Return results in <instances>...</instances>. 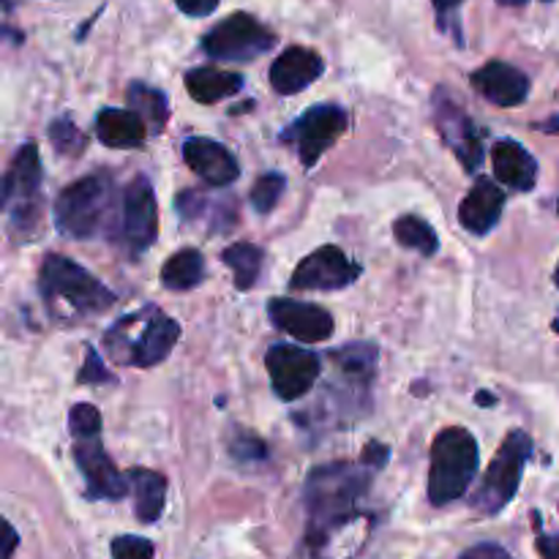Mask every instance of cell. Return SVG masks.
Wrapping results in <instances>:
<instances>
[{"mask_svg": "<svg viewBox=\"0 0 559 559\" xmlns=\"http://www.w3.org/2000/svg\"><path fill=\"white\" fill-rule=\"evenodd\" d=\"M322 69H325V63L314 49L289 47L273 60L271 85L282 96H295V93L306 91L314 80H320Z\"/></svg>", "mask_w": 559, "mask_h": 559, "instance_id": "cell-18", "label": "cell"}, {"mask_svg": "<svg viewBox=\"0 0 559 559\" xmlns=\"http://www.w3.org/2000/svg\"><path fill=\"white\" fill-rule=\"evenodd\" d=\"M69 429L74 440H80V437H98V431H102V415H98V409L93 404H76L69 415Z\"/></svg>", "mask_w": 559, "mask_h": 559, "instance_id": "cell-31", "label": "cell"}, {"mask_svg": "<svg viewBox=\"0 0 559 559\" xmlns=\"http://www.w3.org/2000/svg\"><path fill=\"white\" fill-rule=\"evenodd\" d=\"M497 3H502V5H524V3H530V0H497Z\"/></svg>", "mask_w": 559, "mask_h": 559, "instance_id": "cell-41", "label": "cell"}, {"mask_svg": "<svg viewBox=\"0 0 559 559\" xmlns=\"http://www.w3.org/2000/svg\"><path fill=\"white\" fill-rule=\"evenodd\" d=\"M459 559H513V557L497 544H478V546H473V549L464 551Z\"/></svg>", "mask_w": 559, "mask_h": 559, "instance_id": "cell-34", "label": "cell"}, {"mask_svg": "<svg viewBox=\"0 0 559 559\" xmlns=\"http://www.w3.org/2000/svg\"><path fill=\"white\" fill-rule=\"evenodd\" d=\"M538 551L544 559H559V535H538Z\"/></svg>", "mask_w": 559, "mask_h": 559, "instance_id": "cell-36", "label": "cell"}, {"mask_svg": "<svg viewBox=\"0 0 559 559\" xmlns=\"http://www.w3.org/2000/svg\"><path fill=\"white\" fill-rule=\"evenodd\" d=\"M175 3L189 16H207L218 9V0H175Z\"/></svg>", "mask_w": 559, "mask_h": 559, "instance_id": "cell-35", "label": "cell"}, {"mask_svg": "<svg viewBox=\"0 0 559 559\" xmlns=\"http://www.w3.org/2000/svg\"><path fill=\"white\" fill-rule=\"evenodd\" d=\"M491 167H495L497 180L516 191H530L538 180V162L533 153L516 140H500L491 151Z\"/></svg>", "mask_w": 559, "mask_h": 559, "instance_id": "cell-20", "label": "cell"}, {"mask_svg": "<svg viewBox=\"0 0 559 559\" xmlns=\"http://www.w3.org/2000/svg\"><path fill=\"white\" fill-rule=\"evenodd\" d=\"M506 207V194L491 178H478L459 205V222L467 233L486 235L497 227Z\"/></svg>", "mask_w": 559, "mask_h": 559, "instance_id": "cell-19", "label": "cell"}, {"mask_svg": "<svg viewBox=\"0 0 559 559\" xmlns=\"http://www.w3.org/2000/svg\"><path fill=\"white\" fill-rule=\"evenodd\" d=\"M284 186H287L284 175L278 173L262 175V178L254 183V189H251V207H254L257 213H271L273 207H276V202L282 200Z\"/></svg>", "mask_w": 559, "mask_h": 559, "instance_id": "cell-28", "label": "cell"}, {"mask_svg": "<svg viewBox=\"0 0 559 559\" xmlns=\"http://www.w3.org/2000/svg\"><path fill=\"white\" fill-rule=\"evenodd\" d=\"M41 158L33 142L22 145L5 173L3 205L9 213L11 233L20 240H31L41 224Z\"/></svg>", "mask_w": 559, "mask_h": 559, "instance_id": "cell-6", "label": "cell"}, {"mask_svg": "<svg viewBox=\"0 0 559 559\" xmlns=\"http://www.w3.org/2000/svg\"><path fill=\"white\" fill-rule=\"evenodd\" d=\"M347 112L336 104H317L306 109L298 120L287 129L284 140L298 147V156L304 167H314L322 153L347 131Z\"/></svg>", "mask_w": 559, "mask_h": 559, "instance_id": "cell-9", "label": "cell"}, {"mask_svg": "<svg viewBox=\"0 0 559 559\" xmlns=\"http://www.w3.org/2000/svg\"><path fill=\"white\" fill-rule=\"evenodd\" d=\"M3 530H5V546H3V559H11V555H14V549H16V533H14V527H11L9 522L3 524Z\"/></svg>", "mask_w": 559, "mask_h": 559, "instance_id": "cell-37", "label": "cell"}, {"mask_svg": "<svg viewBox=\"0 0 559 559\" xmlns=\"http://www.w3.org/2000/svg\"><path fill=\"white\" fill-rule=\"evenodd\" d=\"M555 282H557V287H559V265H557V273H555Z\"/></svg>", "mask_w": 559, "mask_h": 559, "instance_id": "cell-42", "label": "cell"}, {"mask_svg": "<svg viewBox=\"0 0 559 559\" xmlns=\"http://www.w3.org/2000/svg\"><path fill=\"white\" fill-rule=\"evenodd\" d=\"M205 276V260L197 249H183L175 251L162 267V282L167 289H175V293H186V289L197 287Z\"/></svg>", "mask_w": 559, "mask_h": 559, "instance_id": "cell-24", "label": "cell"}, {"mask_svg": "<svg viewBox=\"0 0 559 559\" xmlns=\"http://www.w3.org/2000/svg\"><path fill=\"white\" fill-rule=\"evenodd\" d=\"M112 205L115 180L107 173L87 175L60 191L55 202V227L71 240H91L107 229Z\"/></svg>", "mask_w": 559, "mask_h": 559, "instance_id": "cell-4", "label": "cell"}, {"mask_svg": "<svg viewBox=\"0 0 559 559\" xmlns=\"http://www.w3.org/2000/svg\"><path fill=\"white\" fill-rule=\"evenodd\" d=\"M530 456H533V437L522 429L511 431L508 440L500 445V451H497L495 462L486 467L480 486L475 489V511L486 513V516H495L502 508L511 506V500L519 491V484H522V475Z\"/></svg>", "mask_w": 559, "mask_h": 559, "instance_id": "cell-7", "label": "cell"}, {"mask_svg": "<svg viewBox=\"0 0 559 559\" xmlns=\"http://www.w3.org/2000/svg\"><path fill=\"white\" fill-rule=\"evenodd\" d=\"M544 131H559V118L549 120V123H544Z\"/></svg>", "mask_w": 559, "mask_h": 559, "instance_id": "cell-40", "label": "cell"}, {"mask_svg": "<svg viewBox=\"0 0 559 559\" xmlns=\"http://www.w3.org/2000/svg\"><path fill=\"white\" fill-rule=\"evenodd\" d=\"M158 235V205L153 186L145 175H136L123 191V211H120V240L131 257H140L156 243Z\"/></svg>", "mask_w": 559, "mask_h": 559, "instance_id": "cell-10", "label": "cell"}, {"mask_svg": "<svg viewBox=\"0 0 559 559\" xmlns=\"http://www.w3.org/2000/svg\"><path fill=\"white\" fill-rule=\"evenodd\" d=\"M435 102H437V126H440L442 140L453 147V153L462 158V164L469 169V173H478L480 164H484V134L475 129V123L467 118L462 104L451 102L442 91Z\"/></svg>", "mask_w": 559, "mask_h": 559, "instance_id": "cell-14", "label": "cell"}, {"mask_svg": "<svg viewBox=\"0 0 559 559\" xmlns=\"http://www.w3.org/2000/svg\"><path fill=\"white\" fill-rule=\"evenodd\" d=\"M76 380H80L82 385H102V382H112V374H109L107 366L102 364L96 349H87L85 364H82V371Z\"/></svg>", "mask_w": 559, "mask_h": 559, "instance_id": "cell-33", "label": "cell"}, {"mask_svg": "<svg viewBox=\"0 0 559 559\" xmlns=\"http://www.w3.org/2000/svg\"><path fill=\"white\" fill-rule=\"evenodd\" d=\"M431 3H435L437 14H440L442 20H445V14H451V11L456 9V5H462L464 0H431Z\"/></svg>", "mask_w": 559, "mask_h": 559, "instance_id": "cell-38", "label": "cell"}, {"mask_svg": "<svg viewBox=\"0 0 559 559\" xmlns=\"http://www.w3.org/2000/svg\"><path fill=\"white\" fill-rule=\"evenodd\" d=\"M129 104H131V109L140 115V118H145L147 123L153 126V129L156 131L164 129L169 107H167V98H164L162 91L142 85V82H134V85L129 87Z\"/></svg>", "mask_w": 559, "mask_h": 559, "instance_id": "cell-27", "label": "cell"}, {"mask_svg": "<svg viewBox=\"0 0 559 559\" xmlns=\"http://www.w3.org/2000/svg\"><path fill=\"white\" fill-rule=\"evenodd\" d=\"M276 44V36L251 14H233L218 22L205 38L202 49L213 60H254L257 55L267 52Z\"/></svg>", "mask_w": 559, "mask_h": 559, "instance_id": "cell-8", "label": "cell"}, {"mask_svg": "<svg viewBox=\"0 0 559 559\" xmlns=\"http://www.w3.org/2000/svg\"><path fill=\"white\" fill-rule=\"evenodd\" d=\"M393 235H396V240L404 249H413L424 257H435L437 249H440V240H437L435 229H431L420 216H413V213L396 218Z\"/></svg>", "mask_w": 559, "mask_h": 559, "instance_id": "cell-26", "label": "cell"}, {"mask_svg": "<svg viewBox=\"0 0 559 559\" xmlns=\"http://www.w3.org/2000/svg\"><path fill=\"white\" fill-rule=\"evenodd\" d=\"M473 85L486 102L497 107H519L530 96V80L516 66L491 60L473 74Z\"/></svg>", "mask_w": 559, "mask_h": 559, "instance_id": "cell-17", "label": "cell"}, {"mask_svg": "<svg viewBox=\"0 0 559 559\" xmlns=\"http://www.w3.org/2000/svg\"><path fill=\"white\" fill-rule=\"evenodd\" d=\"M156 546L140 535H120L112 540V559H153Z\"/></svg>", "mask_w": 559, "mask_h": 559, "instance_id": "cell-32", "label": "cell"}, {"mask_svg": "<svg viewBox=\"0 0 559 559\" xmlns=\"http://www.w3.org/2000/svg\"><path fill=\"white\" fill-rule=\"evenodd\" d=\"M557 211H559V202H557Z\"/></svg>", "mask_w": 559, "mask_h": 559, "instance_id": "cell-43", "label": "cell"}, {"mask_svg": "<svg viewBox=\"0 0 559 559\" xmlns=\"http://www.w3.org/2000/svg\"><path fill=\"white\" fill-rule=\"evenodd\" d=\"M271 322L304 344H320L333 336V317L322 306L300 304L289 298H273L267 306Z\"/></svg>", "mask_w": 559, "mask_h": 559, "instance_id": "cell-15", "label": "cell"}, {"mask_svg": "<svg viewBox=\"0 0 559 559\" xmlns=\"http://www.w3.org/2000/svg\"><path fill=\"white\" fill-rule=\"evenodd\" d=\"M243 87V76L235 71L213 69V66H202V69H191L186 74V91L194 102L200 104H216L224 98L235 96Z\"/></svg>", "mask_w": 559, "mask_h": 559, "instance_id": "cell-22", "label": "cell"}, {"mask_svg": "<svg viewBox=\"0 0 559 559\" xmlns=\"http://www.w3.org/2000/svg\"><path fill=\"white\" fill-rule=\"evenodd\" d=\"M267 374H271L273 391L284 402L306 396L320 377V358L306 347H289V344H273L265 355Z\"/></svg>", "mask_w": 559, "mask_h": 559, "instance_id": "cell-11", "label": "cell"}, {"mask_svg": "<svg viewBox=\"0 0 559 559\" xmlns=\"http://www.w3.org/2000/svg\"><path fill=\"white\" fill-rule=\"evenodd\" d=\"M224 265L233 271L235 287L238 289H251L254 287L257 276H260L262 267V251L251 243H233L229 249H224L222 254Z\"/></svg>", "mask_w": 559, "mask_h": 559, "instance_id": "cell-25", "label": "cell"}, {"mask_svg": "<svg viewBox=\"0 0 559 559\" xmlns=\"http://www.w3.org/2000/svg\"><path fill=\"white\" fill-rule=\"evenodd\" d=\"M478 473V442L467 429H445L431 445L429 500L442 508L462 500Z\"/></svg>", "mask_w": 559, "mask_h": 559, "instance_id": "cell-5", "label": "cell"}, {"mask_svg": "<svg viewBox=\"0 0 559 559\" xmlns=\"http://www.w3.org/2000/svg\"><path fill=\"white\" fill-rule=\"evenodd\" d=\"M336 360H342V369L360 377H369L371 371H374L377 349L374 344H353V347H344L342 353L336 355Z\"/></svg>", "mask_w": 559, "mask_h": 559, "instance_id": "cell-30", "label": "cell"}, {"mask_svg": "<svg viewBox=\"0 0 559 559\" xmlns=\"http://www.w3.org/2000/svg\"><path fill=\"white\" fill-rule=\"evenodd\" d=\"M478 404H495V396H489V393H478V399H475Z\"/></svg>", "mask_w": 559, "mask_h": 559, "instance_id": "cell-39", "label": "cell"}, {"mask_svg": "<svg viewBox=\"0 0 559 559\" xmlns=\"http://www.w3.org/2000/svg\"><path fill=\"white\" fill-rule=\"evenodd\" d=\"M38 289L49 317L60 325H76L82 320L102 317L115 304V295L93 273L60 254H49L41 262Z\"/></svg>", "mask_w": 559, "mask_h": 559, "instance_id": "cell-2", "label": "cell"}, {"mask_svg": "<svg viewBox=\"0 0 559 559\" xmlns=\"http://www.w3.org/2000/svg\"><path fill=\"white\" fill-rule=\"evenodd\" d=\"M369 489V475L353 464H325L309 475L306 484V513H309L311 549L328 557L333 540L358 522V502Z\"/></svg>", "mask_w": 559, "mask_h": 559, "instance_id": "cell-1", "label": "cell"}, {"mask_svg": "<svg viewBox=\"0 0 559 559\" xmlns=\"http://www.w3.org/2000/svg\"><path fill=\"white\" fill-rule=\"evenodd\" d=\"M183 162L211 186H229L240 173L238 158L222 142L207 136H191L183 142Z\"/></svg>", "mask_w": 559, "mask_h": 559, "instance_id": "cell-16", "label": "cell"}, {"mask_svg": "<svg viewBox=\"0 0 559 559\" xmlns=\"http://www.w3.org/2000/svg\"><path fill=\"white\" fill-rule=\"evenodd\" d=\"M178 338V322L169 320L156 306H142L140 311L123 317L109 328L104 336V347L115 364L151 369V366L167 360Z\"/></svg>", "mask_w": 559, "mask_h": 559, "instance_id": "cell-3", "label": "cell"}, {"mask_svg": "<svg viewBox=\"0 0 559 559\" xmlns=\"http://www.w3.org/2000/svg\"><path fill=\"white\" fill-rule=\"evenodd\" d=\"M49 140H52L55 151H58L60 156H66V153H69V156H76V153L85 147V134H82L69 118H60L49 126Z\"/></svg>", "mask_w": 559, "mask_h": 559, "instance_id": "cell-29", "label": "cell"}, {"mask_svg": "<svg viewBox=\"0 0 559 559\" xmlns=\"http://www.w3.org/2000/svg\"><path fill=\"white\" fill-rule=\"evenodd\" d=\"M147 126L134 109L107 107L96 118V136L107 147H136L145 142Z\"/></svg>", "mask_w": 559, "mask_h": 559, "instance_id": "cell-21", "label": "cell"}, {"mask_svg": "<svg viewBox=\"0 0 559 559\" xmlns=\"http://www.w3.org/2000/svg\"><path fill=\"white\" fill-rule=\"evenodd\" d=\"M360 276V267L344 254L338 246H322L311 251L293 273V289H311V293H331L344 289Z\"/></svg>", "mask_w": 559, "mask_h": 559, "instance_id": "cell-12", "label": "cell"}, {"mask_svg": "<svg viewBox=\"0 0 559 559\" xmlns=\"http://www.w3.org/2000/svg\"><path fill=\"white\" fill-rule=\"evenodd\" d=\"M129 486L134 491V511L142 524H153L162 519L167 502V478L153 469H131Z\"/></svg>", "mask_w": 559, "mask_h": 559, "instance_id": "cell-23", "label": "cell"}, {"mask_svg": "<svg viewBox=\"0 0 559 559\" xmlns=\"http://www.w3.org/2000/svg\"><path fill=\"white\" fill-rule=\"evenodd\" d=\"M74 462L82 469L87 495L93 500H123L129 491V478L118 473L112 459L102 445V437H80L74 440Z\"/></svg>", "mask_w": 559, "mask_h": 559, "instance_id": "cell-13", "label": "cell"}]
</instances>
